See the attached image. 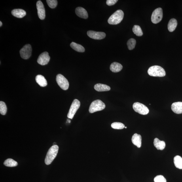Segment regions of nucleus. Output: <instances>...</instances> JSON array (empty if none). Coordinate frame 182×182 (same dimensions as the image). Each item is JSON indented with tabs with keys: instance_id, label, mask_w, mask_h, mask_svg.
<instances>
[{
	"instance_id": "obj_1",
	"label": "nucleus",
	"mask_w": 182,
	"mask_h": 182,
	"mask_svg": "<svg viewBox=\"0 0 182 182\" xmlns=\"http://www.w3.org/2000/svg\"><path fill=\"white\" fill-rule=\"evenodd\" d=\"M59 147L57 145H53L49 150L46 156L45 163L47 165L51 163L58 154Z\"/></svg>"
},
{
	"instance_id": "obj_2",
	"label": "nucleus",
	"mask_w": 182,
	"mask_h": 182,
	"mask_svg": "<svg viewBox=\"0 0 182 182\" xmlns=\"http://www.w3.org/2000/svg\"><path fill=\"white\" fill-rule=\"evenodd\" d=\"M124 13L121 10H118L110 17L108 23L110 24L117 25L121 22L123 19Z\"/></svg>"
},
{
	"instance_id": "obj_3",
	"label": "nucleus",
	"mask_w": 182,
	"mask_h": 182,
	"mask_svg": "<svg viewBox=\"0 0 182 182\" xmlns=\"http://www.w3.org/2000/svg\"><path fill=\"white\" fill-rule=\"evenodd\" d=\"M148 73L153 77H163L166 75L164 69L158 65H154L150 67L148 70Z\"/></svg>"
},
{
	"instance_id": "obj_4",
	"label": "nucleus",
	"mask_w": 182,
	"mask_h": 182,
	"mask_svg": "<svg viewBox=\"0 0 182 182\" xmlns=\"http://www.w3.org/2000/svg\"><path fill=\"white\" fill-rule=\"evenodd\" d=\"M105 107V104L102 101L97 99L91 103L89 111L91 113H94L95 112L102 110Z\"/></svg>"
},
{
	"instance_id": "obj_5",
	"label": "nucleus",
	"mask_w": 182,
	"mask_h": 182,
	"mask_svg": "<svg viewBox=\"0 0 182 182\" xmlns=\"http://www.w3.org/2000/svg\"><path fill=\"white\" fill-rule=\"evenodd\" d=\"M56 81L58 85L62 89L65 90L68 89L69 86V82L64 76L59 74L56 76Z\"/></svg>"
},
{
	"instance_id": "obj_6",
	"label": "nucleus",
	"mask_w": 182,
	"mask_h": 182,
	"mask_svg": "<svg viewBox=\"0 0 182 182\" xmlns=\"http://www.w3.org/2000/svg\"><path fill=\"white\" fill-rule=\"evenodd\" d=\"M133 107L135 112L142 115H147L149 112V109L147 106L139 102L135 103L133 105Z\"/></svg>"
},
{
	"instance_id": "obj_7",
	"label": "nucleus",
	"mask_w": 182,
	"mask_h": 182,
	"mask_svg": "<svg viewBox=\"0 0 182 182\" xmlns=\"http://www.w3.org/2000/svg\"><path fill=\"white\" fill-rule=\"evenodd\" d=\"M163 16V10L160 8H156L152 13L151 17V22L154 24H157L162 20Z\"/></svg>"
},
{
	"instance_id": "obj_8",
	"label": "nucleus",
	"mask_w": 182,
	"mask_h": 182,
	"mask_svg": "<svg viewBox=\"0 0 182 182\" xmlns=\"http://www.w3.org/2000/svg\"><path fill=\"white\" fill-rule=\"evenodd\" d=\"M80 106V101L77 99H75L70 108L67 117L70 119H72L76 112L79 109Z\"/></svg>"
},
{
	"instance_id": "obj_9",
	"label": "nucleus",
	"mask_w": 182,
	"mask_h": 182,
	"mask_svg": "<svg viewBox=\"0 0 182 182\" xmlns=\"http://www.w3.org/2000/svg\"><path fill=\"white\" fill-rule=\"evenodd\" d=\"M32 48L30 44H26L20 50L21 57L24 60H27L31 56Z\"/></svg>"
},
{
	"instance_id": "obj_10",
	"label": "nucleus",
	"mask_w": 182,
	"mask_h": 182,
	"mask_svg": "<svg viewBox=\"0 0 182 182\" xmlns=\"http://www.w3.org/2000/svg\"><path fill=\"white\" fill-rule=\"evenodd\" d=\"M50 59L48 52H44L40 55L38 59L37 62L40 65H45L49 62Z\"/></svg>"
},
{
	"instance_id": "obj_11",
	"label": "nucleus",
	"mask_w": 182,
	"mask_h": 182,
	"mask_svg": "<svg viewBox=\"0 0 182 182\" xmlns=\"http://www.w3.org/2000/svg\"><path fill=\"white\" fill-rule=\"evenodd\" d=\"M87 35L88 37L95 40L103 39L105 38L106 35L104 33L92 31H88Z\"/></svg>"
},
{
	"instance_id": "obj_12",
	"label": "nucleus",
	"mask_w": 182,
	"mask_h": 182,
	"mask_svg": "<svg viewBox=\"0 0 182 182\" xmlns=\"http://www.w3.org/2000/svg\"><path fill=\"white\" fill-rule=\"evenodd\" d=\"M37 8L38 16L41 20H44L45 18V10L43 3L41 1H37Z\"/></svg>"
},
{
	"instance_id": "obj_13",
	"label": "nucleus",
	"mask_w": 182,
	"mask_h": 182,
	"mask_svg": "<svg viewBox=\"0 0 182 182\" xmlns=\"http://www.w3.org/2000/svg\"><path fill=\"white\" fill-rule=\"evenodd\" d=\"M75 12L76 15L80 17L86 19L88 18V14L87 12L84 8L79 7L76 8Z\"/></svg>"
},
{
	"instance_id": "obj_14",
	"label": "nucleus",
	"mask_w": 182,
	"mask_h": 182,
	"mask_svg": "<svg viewBox=\"0 0 182 182\" xmlns=\"http://www.w3.org/2000/svg\"><path fill=\"white\" fill-rule=\"evenodd\" d=\"M171 109L175 113H182V102H177L173 103L171 105Z\"/></svg>"
},
{
	"instance_id": "obj_15",
	"label": "nucleus",
	"mask_w": 182,
	"mask_h": 182,
	"mask_svg": "<svg viewBox=\"0 0 182 182\" xmlns=\"http://www.w3.org/2000/svg\"><path fill=\"white\" fill-rule=\"evenodd\" d=\"M142 137L140 135L135 134L133 135L132 141L134 145H136L138 148H140L141 146Z\"/></svg>"
},
{
	"instance_id": "obj_16",
	"label": "nucleus",
	"mask_w": 182,
	"mask_h": 182,
	"mask_svg": "<svg viewBox=\"0 0 182 182\" xmlns=\"http://www.w3.org/2000/svg\"><path fill=\"white\" fill-rule=\"evenodd\" d=\"M13 15L18 18H22L26 15V12L22 9H15L11 12Z\"/></svg>"
},
{
	"instance_id": "obj_17",
	"label": "nucleus",
	"mask_w": 182,
	"mask_h": 182,
	"mask_svg": "<svg viewBox=\"0 0 182 182\" xmlns=\"http://www.w3.org/2000/svg\"><path fill=\"white\" fill-rule=\"evenodd\" d=\"M94 88L96 91L99 92H106L110 90V87L106 85L102 84H97L94 86Z\"/></svg>"
},
{
	"instance_id": "obj_18",
	"label": "nucleus",
	"mask_w": 182,
	"mask_h": 182,
	"mask_svg": "<svg viewBox=\"0 0 182 182\" xmlns=\"http://www.w3.org/2000/svg\"><path fill=\"white\" fill-rule=\"evenodd\" d=\"M35 80L37 83L42 87H44L47 85V81L43 76L40 75H38L36 77Z\"/></svg>"
},
{
	"instance_id": "obj_19",
	"label": "nucleus",
	"mask_w": 182,
	"mask_h": 182,
	"mask_svg": "<svg viewBox=\"0 0 182 182\" xmlns=\"http://www.w3.org/2000/svg\"><path fill=\"white\" fill-rule=\"evenodd\" d=\"M154 145L158 150H163L165 147L166 144L164 141H160L159 139L156 138L154 139Z\"/></svg>"
},
{
	"instance_id": "obj_20",
	"label": "nucleus",
	"mask_w": 182,
	"mask_h": 182,
	"mask_svg": "<svg viewBox=\"0 0 182 182\" xmlns=\"http://www.w3.org/2000/svg\"><path fill=\"white\" fill-rule=\"evenodd\" d=\"M122 65L117 62H114L112 63L110 66V69L114 73H117L121 71L122 69Z\"/></svg>"
},
{
	"instance_id": "obj_21",
	"label": "nucleus",
	"mask_w": 182,
	"mask_h": 182,
	"mask_svg": "<svg viewBox=\"0 0 182 182\" xmlns=\"http://www.w3.org/2000/svg\"><path fill=\"white\" fill-rule=\"evenodd\" d=\"M177 21L176 19L172 18L169 21L168 25V28L169 31L172 32L174 31L177 27Z\"/></svg>"
},
{
	"instance_id": "obj_22",
	"label": "nucleus",
	"mask_w": 182,
	"mask_h": 182,
	"mask_svg": "<svg viewBox=\"0 0 182 182\" xmlns=\"http://www.w3.org/2000/svg\"><path fill=\"white\" fill-rule=\"evenodd\" d=\"M71 48L78 52H83L85 51L83 47L80 44L72 42L70 44Z\"/></svg>"
},
{
	"instance_id": "obj_23",
	"label": "nucleus",
	"mask_w": 182,
	"mask_h": 182,
	"mask_svg": "<svg viewBox=\"0 0 182 182\" xmlns=\"http://www.w3.org/2000/svg\"><path fill=\"white\" fill-rule=\"evenodd\" d=\"M174 163L177 168L182 169V158L181 156H176L174 158Z\"/></svg>"
},
{
	"instance_id": "obj_24",
	"label": "nucleus",
	"mask_w": 182,
	"mask_h": 182,
	"mask_svg": "<svg viewBox=\"0 0 182 182\" xmlns=\"http://www.w3.org/2000/svg\"><path fill=\"white\" fill-rule=\"evenodd\" d=\"M4 165L8 167H14L18 165V163L11 158H8L4 162Z\"/></svg>"
},
{
	"instance_id": "obj_25",
	"label": "nucleus",
	"mask_w": 182,
	"mask_h": 182,
	"mask_svg": "<svg viewBox=\"0 0 182 182\" xmlns=\"http://www.w3.org/2000/svg\"><path fill=\"white\" fill-rule=\"evenodd\" d=\"M133 31L137 36L140 37L143 35L142 30L139 25H135L133 28Z\"/></svg>"
},
{
	"instance_id": "obj_26",
	"label": "nucleus",
	"mask_w": 182,
	"mask_h": 182,
	"mask_svg": "<svg viewBox=\"0 0 182 182\" xmlns=\"http://www.w3.org/2000/svg\"><path fill=\"white\" fill-rule=\"evenodd\" d=\"M136 41L134 39H129L127 43L128 49L129 50H132L134 49L136 45Z\"/></svg>"
},
{
	"instance_id": "obj_27",
	"label": "nucleus",
	"mask_w": 182,
	"mask_h": 182,
	"mask_svg": "<svg viewBox=\"0 0 182 182\" xmlns=\"http://www.w3.org/2000/svg\"><path fill=\"white\" fill-rule=\"evenodd\" d=\"M7 107L5 102L0 101V113L2 115H5L7 112Z\"/></svg>"
},
{
	"instance_id": "obj_28",
	"label": "nucleus",
	"mask_w": 182,
	"mask_h": 182,
	"mask_svg": "<svg viewBox=\"0 0 182 182\" xmlns=\"http://www.w3.org/2000/svg\"><path fill=\"white\" fill-rule=\"evenodd\" d=\"M111 126L112 128L115 129H118V130L123 129L125 127L124 125V124L119 122H113L111 124Z\"/></svg>"
},
{
	"instance_id": "obj_29",
	"label": "nucleus",
	"mask_w": 182,
	"mask_h": 182,
	"mask_svg": "<svg viewBox=\"0 0 182 182\" xmlns=\"http://www.w3.org/2000/svg\"><path fill=\"white\" fill-rule=\"evenodd\" d=\"M46 1L48 6L52 8H56L58 5V1L56 0H47Z\"/></svg>"
},
{
	"instance_id": "obj_30",
	"label": "nucleus",
	"mask_w": 182,
	"mask_h": 182,
	"mask_svg": "<svg viewBox=\"0 0 182 182\" xmlns=\"http://www.w3.org/2000/svg\"><path fill=\"white\" fill-rule=\"evenodd\" d=\"M154 182H167L165 178L161 175H158L154 178Z\"/></svg>"
},
{
	"instance_id": "obj_31",
	"label": "nucleus",
	"mask_w": 182,
	"mask_h": 182,
	"mask_svg": "<svg viewBox=\"0 0 182 182\" xmlns=\"http://www.w3.org/2000/svg\"><path fill=\"white\" fill-rule=\"evenodd\" d=\"M117 1V0H107L106 4L108 6H111L115 5Z\"/></svg>"
},
{
	"instance_id": "obj_32",
	"label": "nucleus",
	"mask_w": 182,
	"mask_h": 182,
	"mask_svg": "<svg viewBox=\"0 0 182 182\" xmlns=\"http://www.w3.org/2000/svg\"><path fill=\"white\" fill-rule=\"evenodd\" d=\"M2 25H3V24H2V22H0V26L1 27L2 26Z\"/></svg>"
},
{
	"instance_id": "obj_33",
	"label": "nucleus",
	"mask_w": 182,
	"mask_h": 182,
	"mask_svg": "<svg viewBox=\"0 0 182 182\" xmlns=\"http://www.w3.org/2000/svg\"><path fill=\"white\" fill-rule=\"evenodd\" d=\"M124 128H125L126 129V128H127V127H125Z\"/></svg>"
}]
</instances>
